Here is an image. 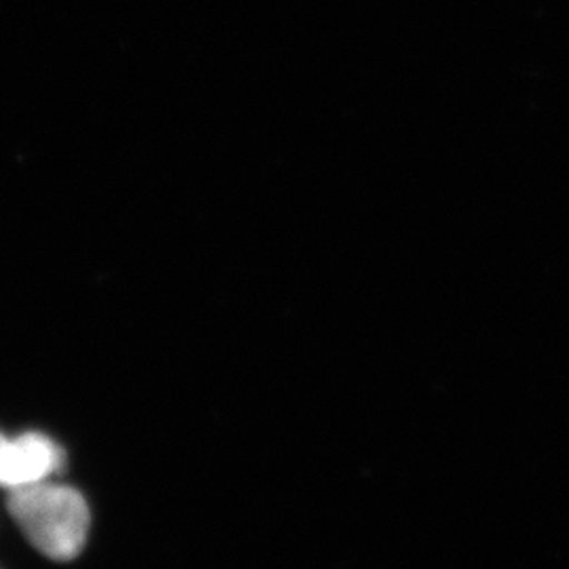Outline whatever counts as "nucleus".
<instances>
[{
    "label": "nucleus",
    "instance_id": "f257e3e1",
    "mask_svg": "<svg viewBox=\"0 0 569 569\" xmlns=\"http://www.w3.org/2000/svg\"><path fill=\"white\" fill-rule=\"evenodd\" d=\"M7 509L28 542L53 561H72L87 545L91 512L74 488L44 479L9 491Z\"/></svg>",
    "mask_w": 569,
    "mask_h": 569
},
{
    "label": "nucleus",
    "instance_id": "f03ea898",
    "mask_svg": "<svg viewBox=\"0 0 569 569\" xmlns=\"http://www.w3.org/2000/svg\"><path fill=\"white\" fill-rule=\"evenodd\" d=\"M66 468L63 449L41 432L9 439L0 432V488H26L60 475Z\"/></svg>",
    "mask_w": 569,
    "mask_h": 569
}]
</instances>
